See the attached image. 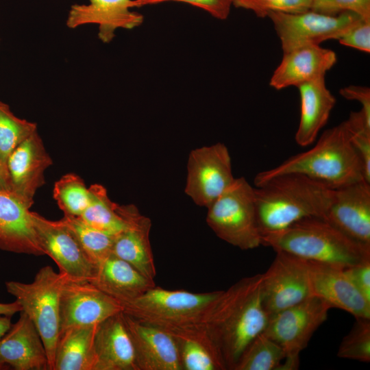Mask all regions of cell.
<instances>
[{
	"mask_svg": "<svg viewBox=\"0 0 370 370\" xmlns=\"http://www.w3.org/2000/svg\"><path fill=\"white\" fill-rule=\"evenodd\" d=\"M342 97L348 100H355L361 104V109L370 116V88L365 86L349 85L339 90Z\"/></svg>",
	"mask_w": 370,
	"mask_h": 370,
	"instance_id": "obj_40",
	"label": "cell"
},
{
	"mask_svg": "<svg viewBox=\"0 0 370 370\" xmlns=\"http://www.w3.org/2000/svg\"><path fill=\"white\" fill-rule=\"evenodd\" d=\"M11 325V317L0 315V340L10 330Z\"/></svg>",
	"mask_w": 370,
	"mask_h": 370,
	"instance_id": "obj_42",
	"label": "cell"
},
{
	"mask_svg": "<svg viewBox=\"0 0 370 370\" xmlns=\"http://www.w3.org/2000/svg\"><path fill=\"white\" fill-rule=\"evenodd\" d=\"M262 278V274L246 277L223 291L202 322L226 369L234 370L245 349L267 326Z\"/></svg>",
	"mask_w": 370,
	"mask_h": 370,
	"instance_id": "obj_1",
	"label": "cell"
},
{
	"mask_svg": "<svg viewBox=\"0 0 370 370\" xmlns=\"http://www.w3.org/2000/svg\"><path fill=\"white\" fill-rule=\"evenodd\" d=\"M330 306L312 295L302 301L269 315L263 332L284 351L282 370L297 369L299 354L315 331L325 321Z\"/></svg>",
	"mask_w": 370,
	"mask_h": 370,
	"instance_id": "obj_8",
	"label": "cell"
},
{
	"mask_svg": "<svg viewBox=\"0 0 370 370\" xmlns=\"http://www.w3.org/2000/svg\"><path fill=\"white\" fill-rule=\"evenodd\" d=\"M343 45L370 52V20L362 19L338 39Z\"/></svg>",
	"mask_w": 370,
	"mask_h": 370,
	"instance_id": "obj_36",
	"label": "cell"
},
{
	"mask_svg": "<svg viewBox=\"0 0 370 370\" xmlns=\"http://www.w3.org/2000/svg\"><path fill=\"white\" fill-rule=\"evenodd\" d=\"M21 310L20 304L16 300L12 303H0V315L12 317Z\"/></svg>",
	"mask_w": 370,
	"mask_h": 370,
	"instance_id": "obj_41",
	"label": "cell"
},
{
	"mask_svg": "<svg viewBox=\"0 0 370 370\" xmlns=\"http://www.w3.org/2000/svg\"><path fill=\"white\" fill-rule=\"evenodd\" d=\"M0 190L10 191L8 177L5 170L0 164ZM11 192V191H10Z\"/></svg>",
	"mask_w": 370,
	"mask_h": 370,
	"instance_id": "obj_43",
	"label": "cell"
},
{
	"mask_svg": "<svg viewBox=\"0 0 370 370\" xmlns=\"http://www.w3.org/2000/svg\"><path fill=\"white\" fill-rule=\"evenodd\" d=\"M349 332L340 343L337 356L362 362L370 361V319H356Z\"/></svg>",
	"mask_w": 370,
	"mask_h": 370,
	"instance_id": "obj_33",
	"label": "cell"
},
{
	"mask_svg": "<svg viewBox=\"0 0 370 370\" xmlns=\"http://www.w3.org/2000/svg\"><path fill=\"white\" fill-rule=\"evenodd\" d=\"M262 245L308 261L347 267L370 260V247L339 231L322 217L301 219L280 232L263 235Z\"/></svg>",
	"mask_w": 370,
	"mask_h": 370,
	"instance_id": "obj_4",
	"label": "cell"
},
{
	"mask_svg": "<svg viewBox=\"0 0 370 370\" xmlns=\"http://www.w3.org/2000/svg\"><path fill=\"white\" fill-rule=\"evenodd\" d=\"M285 358L283 349L262 332L245 349L234 370H282Z\"/></svg>",
	"mask_w": 370,
	"mask_h": 370,
	"instance_id": "obj_29",
	"label": "cell"
},
{
	"mask_svg": "<svg viewBox=\"0 0 370 370\" xmlns=\"http://www.w3.org/2000/svg\"><path fill=\"white\" fill-rule=\"evenodd\" d=\"M336 53L319 45H309L284 53L274 71L269 86L275 90L298 86L323 77L336 63Z\"/></svg>",
	"mask_w": 370,
	"mask_h": 370,
	"instance_id": "obj_21",
	"label": "cell"
},
{
	"mask_svg": "<svg viewBox=\"0 0 370 370\" xmlns=\"http://www.w3.org/2000/svg\"><path fill=\"white\" fill-rule=\"evenodd\" d=\"M222 291L192 293L164 289L156 285L121 305L125 314L145 323L169 330L202 323Z\"/></svg>",
	"mask_w": 370,
	"mask_h": 370,
	"instance_id": "obj_5",
	"label": "cell"
},
{
	"mask_svg": "<svg viewBox=\"0 0 370 370\" xmlns=\"http://www.w3.org/2000/svg\"><path fill=\"white\" fill-rule=\"evenodd\" d=\"M88 4H74L66 19L69 28L87 24L98 25V37L104 43L111 42L118 29H132L142 25L143 16L131 9L136 0H89Z\"/></svg>",
	"mask_w": 370,
	"mask_h": 370,
	"instance_id": "obj_17",
	"label": "cell"
},
{
	"mask_svg": "<svg viewBox=\"0 0 370 370\" xmlns=\"http://www.w3.org/2000/svg\"><path fill=\"white\" fill-rule=\"evenodd\" d=\"M334 190L298 173L280 175L256 186V217L262 237L307 217L323 218Z\"/></svg>",
	"mask_w": 370,
	"mask_h": 370,
	"instance_id": "obj_2",
	"label": "cell"
},
{
	"mask_svg": "<svg viewBox=\"0 0 370 370\" xmlns=\"http://www.w3.org/2000/svg\"><path fill=\"white\" fill-rule=\"evenodd\" d=\"M53 161L36 132L22 142L8 158L6 170L10 191L29 208L36 190L44 184V173Z\"/></svg>",
	"mask_w": 370,
	"mask_h": 370,
	"instance_id": "obj_15",
	"label": "cell"
},
{
	"mask_svg": "<svg viewBox=\"0 0 370 370\" xmlns=\"http://www.w3.org/2000/svg\"><path fill=\"white\" fill-rule=\"evenodd\" d=\"M267 17L273 23L283 53L305 46L319 45L327 40H338L364 19L352 12L329 16L310 10L299 13L271 12Z\"/></svg>",
	"mask_w": 370,
	"mask_h": 370,
	"instance_id": "obj_9",
	"label": "cell"
},
{
	"mask_svg": "<svg viewBox=\"0 0 370 370\" xmlns=\"http://www.w3.org/2000/svg\"><path fill=\"white\" fill-rule=\"evenodd\" d=\"M286 173L306 175L332 189L365 180L345 121L325 130L309 150L291 156L274 168L258 173L254 178V184L258 186L273 177Z\"/></svg>",
	"mask_w": 370,
	"mask_h": 370,
	"instance_id": "obj_3",
	"label": "cell"
},
{
	"mask_svg": "<svg viewBox=\"0 0 370 370\" xmlns=\"http://www.w3.org/2000/svg\"><path fill=\"white\" fill-rule=\"evenodd\" d=\"M69 278L50 266L39 269L30 283L5 282L7 291L16 298L32 320L44 343L49 370H53L56 344L60 330V297Z\"/></svg>",
	"mask_w": 370,
	"mask_h": 370,
	"instance_id": "obj_6",
	"label": "cell"
},
{
	"mask_svg": "<svg viewBox=\"0 0 370 370\" xmlns=\"http://www.w3.org/2000/svg\"><path fill=\"white\" fill-rule=\"evenodd\" d=\"M166 330L175 342L182 370H226L203 323Z\"/></svg>",
	"mask_w": 370,
	"mask_h": 370,
	"instance_id": "obj_26",
	"label": "cell"
},
{
	"mask_svg": "<svg viewBox=\"0 0 370 370\" xmlns=\"http://www.w3.org/2000/svg\"><path fill=\"white\" fill-rule=\"evenodd\" d=\"M323 218L351 239L370 247V184L362 180L334 189Z\"/></svg>",
	"mask_w": 370,
	"mask_h": 370,
	"instance_id": "obj_14",
	"label": "cell"
},
{
	"mask_svg": "<svg viewBox=\"0 0 370 370\" xmlns=\"http://www.w3.org/2000/svg\"><path fill=\"white\" fill-rule=\"evenodd\" d=\"M0 362L15 370H49L42 339L23 311L0 340Z\"/></svg>",
	"mask_w": 370,
	"mask_h": 370,
	"instance_id": "obj_19",
	"label": "cell"
},
{
	"mask_svg": "<svg viewBox=\"0 0 370 370\" xmlns=\"http://www.w3.org/2000/svg\"><path fill=\"white\" fill-rule=\"evenodd\" d=\"M8 369V367L7 365L0 362V370H1V369Z\"/></svg>",
	"mask_w": 370,
	"mask_h": 370,
	"instance_id": "obj_45",
	"label": "cell"
},
{
	"mask_svg": "<svg viewBox=\"0 0 370 370\" xmlns=\"http://www.w3.org/2000/svg\"><path fill=\"white\" fill-rule=\"evenodd\" d=\"M262 300L268 315L295 305L312 296L308 262L278 251L262 273Z\"/></svg>",
	"mask_w": 370,
	"mask_h": 370,
	"instance_id": "obj_11",
	"label": "cell"
},
{
	"mask_svg": "<svg viewBox=\"0 0 370 370\" xmlns=\"http://www.w3.org/2000/svg\"><path fill=\"white\" fill-rule=\"evenodd\" d=\"M95 352L94 370H138L123 311L98 325L95 337Z\"/></svg>",
	"mask_w": 370,
	"mask_h": 370,
	"instance_id": "obj_23",
	"label": "cell"
},
{
	"mask_svg": "<svg viewBox=\"0 0 370 370\" xmlns=\"http://www.w3.org/2000/svg\"><path fill=\"white\" fill-rule=\"evenodd\" d=\"M29 209L12 192L0 190V249L17 254L45 255L38 241Z\"/></svg>",
	"mask_w": 370,
	"mask_h": 370,
	"instance_id": "obj_22",
	"label": "cell"
},
{
	"mask_svg": "<svg viewBox=\"0 0 370 370\" xmlns=\"http://www.w3.org/2000/svg\"><path fill=\"white\" fill-rule=\"evenodd\" d=\"M90 282L121 304L156 286L153 280L112 254L97 265L95 278Z\"/></svg>",
	"mask_w": 370,
	"mask_h": 370,
	"instance_id": "obj_25",
	"label": "cell"
},
{
	"mask_svg": "<svg viewBox=\"0 0 370 370\" xmlns=\"http://www.w3.org/2000/svg\"><path fill=\"white\" fill-rule=\"evenodd\" d=\"M127 221L126 228L115 235L112 254L126 261L147 278L156 275L149 241L151 221L134 205L120 206Z\"/></svg>",
	"mask_w": 370,
	"mask_h": 370,
	"instance_id": "obj_20",
	"label": "cell"
},
{
	"mask_svg": "<svg viewBox=\"0 0 370 370\" xmlns=\"http://www.w3.org/2000/svg\"><path fill=\"white\" fill-rule=\"evenodd\" d=\"M39 245L45 255L57 264L59 272L69 279L90 282L97 265L85 254L71 232L60 221H51L31 212Z\"/></svg>",
	"mask_w": 370,
	"mask_h": 370,
	"instance_id": "obj_12",
	"label": "cell"
},
{
	"mask_svg": "<svg viewBox=\"0 0 370 370\" xmlns=\"http://www.w3.org/2000/svg\"><path fill=\"white\" fill-rule=\"evenodd\" d=\"M88 189L89 205L78 217L90 226L110 234L116 235L123 231L127 221L120 205L110 200L102 185L92 184Z\"/></svg>",
	"mask_w": 370,
	"mask_h": 370,
	"instance_id": "obj_28",
	"label": "cell"
},
{
	"mask_svg": "<svg viewBox=\"0 0 370 370\" xmlns=\"http://www.w3.org/2000/svg\"><path fill=\"white\" fill-rule=\"evenodd\" d=\"M53 197L64 215L76 217L84 212L90 199L88 188L75 173L66 174L56 182Z\"/></svg>",
	"mask_w": 370,
	"mask_h": 370,
	"instance_id": "obj_32",
	"label": "cell"
},
{
	"mask_svg": "<svg viewBox=\"0 0 370 370\" xmlns=\"http://www.w3.org/2000/svg\"><path fill=\"white\" fill-rule=\"evenodd\" d=\"M206 222L219 238L241 249L262 245L254 188L244 177L235 178L208 208Z\"/></svg>",
	"mask_w": 370,
	"mask_h": 370,
	"instance_id": "obj_7",
	"label": "cell"
},
{
	"mask_svg": "<svg viewBox=\"0 0 370 370\" xmlns=\"http://www.w3.org/2000/svg\"><path fill=\"white\" fill-rule=\"evenodd\" d=\"M312 295L330 308L343 310L356 319H370V301L358 291L345 268L308 261Z\"/></svg>",
	"mask_w": 370,
	"mask_h": 370,
	"instance_id": "obj_16",
	"label": "cell"
},
{
	"mask_svg": "<svg viewBox=\"0 0 370 370\" xmlns=\"http://www.w3.org/2000/svg\"><path fill=\"white\" fill-rule=\"evenodd\" d=\"M170 0H136L137 7L169 1Z\"/></svg>",
	"mask_w": 370,
	"mask_h": 370,
	"instance_id": "obj_44",
	"label": "cell"
},
{
	"mask_svg": "<svg viewBox=\"0 0 370 370\" xmlns=\"http://www.w3.org/2000/svg\"><path fill=\"white\" fill-rule=\"evenodd\" d=\"M36 132L35 123L17 117L8 104L0 101V164L6 173L7 162L12 152Z\"/></svg>",
	"mask_w": 370,
	"mask_h": 370,
	"instance_id": "obj_31",
	"label": "cell"
},
{
	"mask_svg": "<svg viewBox=\"0 0 370 370\" xmlns=\"http://www.w3.org/2000/svg\"><path fill=\"white\" fill-rule=\"evenodd\" d=\"M60 221L74 235L85 254L97 267L112 254L115 235L98 230L79 217L64 215Z\"/></svg>",
	"mask_w": 370,
	"mask_h": 370,
	"instance_id": "obj_30",
	"label": "cell"
},
{
	"mask_svg": "<svg viewBox=\"0 0 370 370\" xmlns=\"http://www.w3.org/2000/svg\"><path fill=\"white\" fill-rule=\"evenodd\" d=\"M187 170L186 194L207 208L235 180L229 151L221 143L192 150Z\"/></svg>",
	"mask_w": 370,
	"mask_h": 370,
	"instance_id": "obj_10",
	"label": "cell"
},
{
	"mask_svg": "<svg viewBox=\"0 0 370 370\" xmlns=\"http://www.w3.org/2000/svg\"><path fill=\"white\" fill-rule=\"evenodd\" d=\"M184 2L199 8L208 12L213 17L226 19L233 5V0H170Z\"/></svg>",
	"mask_w": 370,
	"mask_h": 370,
	"instance_id": "obj_39",
	"label": "cell"
},
{
	"mask_svg": "<svg viewBox=\"0 0 370 370\" xmlns=\"http://www.w3.org/2000/svg\"><path fill=\"white\" fill-rule=\"evenodd\" d=\"M98 325H77L60 332L53 370L95 369V337Z\"/></svg>",
	"mask_w": 370,
	"mask_h": 370,
	"instance_id": "obj_27",
	"label": "cell"
},
{
	"mask_svg": "<svg viewBox=\"0 0 370 370\" xmlns=\"http://www.w3.org/2000/svg\"><path fill=\"white\" fill-rule=\"evenodd\" d=\"M310 10L329 16L352 12L370 20V0H311Z\"/></svg>",
	"mask_w": 370,
	"mask_h": 370,
	"instance_id": "obj_35",
	"label": "cell"
},
{
	"mask_svg": "<svg viewBox=\"0 0 370 370\" xmlns=\"http://www.w3.org/2000/svg\"><path fill=\"white\" fill-rule=\"evenodd\" d=\"M123 317L138 370H182L175 342L168 330L138 321L124 312Z\"/></svg>",
	"mask_w": 370,
	"mask_h": 370,
	"instance_id": "obj_18",
	"label": "cell"
},
{
	"mask_svg": "<svg viewBox=\"0 0 370 370\" xmlns=\"http://www.w3.org/2000/svg\"><path fill=\"white\" fill-rule=\"evenodd\" d=\"M300 96V118L295 134L296 143L306 147L317 138L326 125L336 103V98L327 88L325 76L297 86Z\"/></svg>",
	"mask_w": 370,
	"mask_h": 370,
	"instance_id": "obj_24",
	"label": "cell"
},
{
	"mask_svg": "<svg viewBox=\"0 0 370 370\" xmlns=\"http://www.w3.org/2000/svg\"><path fill=\"white\" fill-rule=\"evenodd\" d=\"M349 130L352 143L361 162L364 178L366 182L370 183V131Z\"/></svg>",
	"mask_w": 370,
	"mask_h": 370,
	"instance_id": "obj_37",
	"label": "cell"
},
{
	"mask_svg": "<svg viewBox=\"0 0 370 370\" xmlns=\"http://www.w3.org/2000/svg\"><path fill=\"white\" fill-rule=\"evenodd\" d=\"M345 271L358 291L370 301V260L345 267Z\"/></svg>",
	"mask_w": 370,
	"mask_h": 370,
	"instance_id": "obj_38",
	"label": "cell"
},
{
	"mask_svg": "<svg viewBox=\"0 0 370 370\" xmlns=\"http://www.w3.org/2000/svg\"><path fill=\"white\" fill-rule=\"evenodd\" d=\"M233 5L264 18L271 12L299 13L310 10L311 0H233Z\"/></svg>",
	"mask_w": 370,
	"mask_h": 370,
	"instance_id": "obj_34",
	"label": "cell"
},
{
	"mask_svg": "<svg viewBox=\"0 0 370 370\" xmlns=\"http://www.w3.org/2000/svg\"><path fill=\"white\" fill-rule=\"evenodd\" d=\"M123 311L121 304L86 280L67 278L60 297V331L99 324Z\"/></svg>",
	"mask_w": 370,
	"mask_h": 370,
	"instance_id": "obj_13",
	"label": "cell"
}]
</instances>
